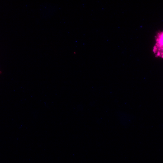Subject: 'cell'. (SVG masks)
Masks as SVG:
<instances>
[{
	"label": "cell",
	"instance_id": "6da1fadb",
	"mask_svg": "<svg viewBox=\"0 0 163 163\" xmlns=\"http://www.w3.org/2000/svg\"><path fill=\"white\" fill-rule=\"evenodd\" d=\"M156 41L154 51L157 56L163 58V32L159 34Z\"/></svg>",
	"mask_w": 163,
	"mask_h": 163
}]
</instances>
